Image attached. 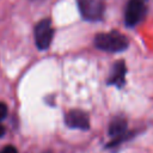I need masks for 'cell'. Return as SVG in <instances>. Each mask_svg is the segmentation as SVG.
Masks as SVG:
<instances>
[{"label": "cell", "instance_id": "12", "mask_svg": "<svg viewBox=\"0 0 153 153\" xmlns=\"http://www.w3.org/2000/svg\"><path fill=\"white\" fill-rule=\"evenodd\" d=\"M141 1H145V0H141Z\"/></svg>", "mask_w": 153, "mask_h": 153}, {"label": "cell", "instance_id": "9", "mask_svg": "<svg viewBox=\"0 0 153 153\" xmlns=\"http://www.w3.org/2000/svg\"><path fill=\"white\" fill-rule=\"evenodd\" d=\"M0 153H18V151L14 146H5Z\"/></svg>", "mask_w": 153, "mask_h": 153}, {"label": "cell", "instance_id": "7", "mask_svg": "<svg viewBox=\"0 0 153 153\" xmlns=\"http://www.w3.org/2000/svg\"><path fill=\"white\" fill-rule=\"evenodd\" d=\"M126 80V65L123 61H117L114 65L112 72L109 78V84L115 85L117 87H122Z\"/></svg>", "mask_w": 153, "mask_h": 153}, {"label": "cell", "instance_id": "11", "mask_svg": "<svg viewBox=\"0 0 153 153\" xmlns=\"http://www.w3.org/2000/svg\"><path fill=\"white\" fill-rule=\"evenodd\" d=\"M44 153H51V152H44Z\"/></svg>", "mask_w": 153, "mask_h": 153}, {"label": "cell", "instance_id": "5", "mask_svg": "<svg viewBox=\"0 0 153 153\" xmlns=\"http://www.w3.org/2000/svg\"><path fill=\"white\" fill-rule=\"evenodd\" d=\"M65 122L69 128L87 130L90 128V120L86 112L81 110H71L66 114Z\"/></svg>", "mask_w": 153, "mask_h": 153}, {"label": "cell", "instance_id": "3", "mask_svg": "<svg viewBox=\"0 0 153 153\" xmlns=\"http://www.w3.org/2000/svg\"><path fill=\"white\" fill-rule=\"evenodd\" d=\"M53 26L49 19L41 20L35 27V41L38 49H47L53 39Z\"/></svg>", "mask_w": 153, "mask_h": 153}, {"label": "cell", "instance_id": "10", "mask_svg": "<svg viewBox=\"0 0 153 153\" xmlns=\"http://www.w3.org/2000/svg\"><path fill=\"white\" fill-rule=\"evenodd\" d=\"M4 134H5V127L2 124H0V137L4 136Z\"/></svg>", "mask_w": 153, "mask_h": 153}, {"label": "cell", "instance_id": "6", "mask_svg": "<svg viewBox=\"0 0 153 153\" xmlns=\"http://www.w3.org/2000/svg\"><path fill=\"white\" fill-rule=\"evenodd\" d=\"M126 131H127V121L122 117H116L111 121L109 126V134L115 137V140L110 143V146L117 145L120 141L126 139Z\"/></svg>", "mask_w": 153, "mask_h": 153}, {"label": "cell", "instance_id": "2", "mask_svg": "<svg viewBox=\"0 0 153 153\" xmlns=\"http://www.w3.org/2000/svg\"><path fill=\"white\" fill-rule=\"evenodd\" d=\"M78 6L87 20H98L104 13V0H78Z\"/></svg>", "mask_w": 153, "mask_h": 153}, {"label": "cell", "instance_id": "1", "mask_svg": "<svg viewBox=\"0 0 153 153\" xmlns=\"http://www.w3.org/2000/svg\"><path fill=\"white\" fill-rule=\"evenodd\" d=\"M94 44L100 50L117 53L124 50L128 47V39L124 35L117 31H111V32L98 33L94 37Z\"/></svg>", "mask_w": 153, "mask_h": 153}, {"label": "cell", "instance_id": "4", "mask_svg": "<svg viewBox=\"0 0 153 153\" xmlns=\"http://www.w3.org/2000/svg\"><path fill=\"white\" fill-rule=\"evenodd\" d=\"M146 14L145 1L141 0H129L126 8V23L129 26L136 25Z\"/></svg>", "mask_w": 153, "mask_h": 153}, {"label": "cell", "instance_id": "8", "mask_svg": "<svg viewBox=\"0 0 153 153\" xmlns=\"http://www.w3.org/2000/svg\"><path fill=\"white\" fill-rule=\"evenodd\" d=\"M7 116V106L5 103L0 102V121H2Z\"/></svg>", "mask_w": 153, "mask_h": 153}]
</instances>
